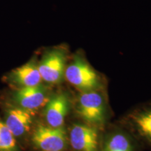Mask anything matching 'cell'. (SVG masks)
Listing matches in <instances>:
<instances>
[{"instance_id": "1", "label": "cell", "mask_w": 151, "mask_h": 151, "mask_svg": "<svg viewBox=\"0 0 151 151\" xmlns=\"http://www.w3.org/2000/svg\"><path fill=\"white\" fill-rule=\"evenodd\" d=\"M65 78L81 92L98 90L101 80L94 69L81 55H76L72 61L66 67Z\"/></svg>"}, {"instance_id": "2", "label": "cell", "mask_w": 151, "mask_h": 151, "mask_svg": "<svg viewBox=\"0 0 151 151\" xmlns=\"http://www.w3.org/2000/svg\"><path fill=\"white\" fill-rule=\"evenodd\" d=\"M76 111L78 116L95 127L102 126L105 122V101L98 90L81 92L77 99Z\"/></svg>"}, {"instance_id": "3", "label": "cell", "mask_w": 151, "mask_h": 151, "mask_svg": "<svg viewBox=\"0 0 151 151\" xmlns=\"http://www.w3.org/2000/svg\"><path fill=\"white\" fill-rule=\"evenodd\" d=\"M67 51L62 46L55 47L43 54L38 64L42 81L49 84H58L65 78Z\"/></svg>"}, {"instance_id": "4", "label": "cell", "mask_w": 151, "mask_h": 151, "mask_svg": "<svg viewBox=\"0 0 151 151\" xmlns=\"http://www.w3.org/2000/svg\"><path fill=\"white\" fill-rule=\"evenodd\" d=\"M67 133L62 127L39 124L32 136L35 146L42 151H62L67 146Z\"/></svg>"}, {"instance_id": "5", "label": "cell", "mask_w": 151, "mask_h": 151, "mask_svg": "<svg viewBox=\"0 0 151 151\" xmlns=\"http://www.w3.org/2000/svg\"><path fill=\"white\" fill-rule=\"evenodd\" d=\"M69 141L76 151H99L97 127L90 124H75L69 132Z\"/></svg>"}, {"instance_id": "6", "label": "cell", "mask_w": 151, "mask_h": 151, "mask_svg": "<svg viewBox=\"0 0 151 151\" xmlns=\"http://www.w3.org/2000/svg\"><path fill=\"white\" fill-rule=\"evenodd\" d=\"M13 98L20 108L29 111L45 106L50 99L48 90L41 85L17 88L13 94Z\"/></svg>"}, {"instance_id": "7", "label": "cell", "mask_w": 151, "mask_h": 151, "mask_svg": "<svg viewBox=\"0 0 151 151\" xmlns=\"http://www.w3.org/2000/svg\"><path fill=\"white\" fill-rule=\"evenodd\" d=\"M45 106L44 116L48 125L52 127H62L70 106L68 94L65 92L55 94Z\"/></svg>"}, {"instance_id": "8", "label": "cell", "mask_w": 151, "mask_h": 151, "mask_svg": "<svg viewBox=\"0 0 151 151\" xmlns=\"http://www.w3.org/2000/svg\"><path fill=\"white\" fill-rule=\"evenodd\" d=\"M9 81L13 85L20 88L35 87L41 85L42 78L35 60L16 68L9 73Z\"/></svg>"}, {"instance_id": "9", "label": "cell", "mask_w": 151, "mask_h": 151, "mask_svg": "<svg viewBox=\"0 0 151 151\" xmlns=\"http://www.w3.org/2000/svg\"><path fill=\"white\" fill-rule=\"evenodd\" d=\"M32 123V115L31 111L20 107H14L7 111L5 124L15 137H21L29 131Z\"/></svg>"}, {"instance_id": "10", "label": "cell", "mask_w": 151, "mask_h": 151, "mask_svg": "<svg viewBox=\"0 0 151 151\" xmlns=\"http://www.w3.org/2000/svg\"><path fill=\"white\" fill-rule=\"evenodd\" d=\"M130 119L132 127L138 136L151 146V104L134 112Z\"/></svg>"}, {"instance_id": "11", "label": "cell", "mask_w": 151, "mask_h": 151, "mask_svg": "<svg viewBox=\"0 0 151 151\" xmlns=\"http://www.w3.org/2000/svg\"><path fill=\"white\" fill-rule=\"evenodd\" d=\"M101 151H134V147L127 136L115 133L107 138Z\"/></svg>"}, {"instance_id": "12", "label": "cell", "mask_w": 151, "mask_h": 151, "mask_svg": "<svg viewBox=\"0 0 151 151\" xmlns=\"http://www.w3.org/2000/svg\"><path fill=\"white\" fill-rule=\"evenodd\" d=\"M16 141L15 136L5 122L0 120V151H15Z\"/></svg>"}]
</instances>
